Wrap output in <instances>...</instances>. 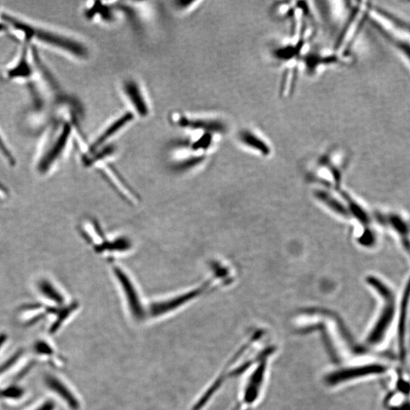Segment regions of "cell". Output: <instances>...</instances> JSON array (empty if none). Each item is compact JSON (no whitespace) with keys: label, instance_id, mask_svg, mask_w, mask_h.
I'll return each instance as SVG.
<instances>
[{"label":"cell","instance_id":"obj_7","mask_svg":"<svg viewBox=\"0 0 410 410\" xmlns=\"http://www.w3.org/2000/svg\"><path fill=\"white\" fill-rule=\"evenodd\" d=\"M387 370L386 366L380 364L347 368L330 375L327 378V382L330 385H335L366 376L383 374L387 372Z\"/></svg>","mask_w":410,"mask_h":410},{"label":"cell","instance_id":"obj_5","mask_svg":"<svg viewBox=\"0 0 410 410\" xmlns=\"http://www.w3.org/2000/svg\"><path fill=\"white\" fill-rule=\"evenodd\" d=\"M368 283L376 289V291L383 297L385 305L380 314L375 325L367 338L370 345L378 344L382 342L387 330L391 325L395 312L394 296L387 286L379 282L375 277H369Z\"/></svg>","mask_w":410,"mask_h":410},{"label":"cell","instance_id":"obj_4","mask_svg":"<svg viewBox=\"0 0 410 410\" xmlns=\"http://www.w3.org/2000/svg\"><path fill=\"white\" fill-rule=\"evenodd\" d=\"M172 122L179 128L193 132L207 133L223 136L227 133L229 123L222 116L215 114H186L174 113Z\"/></svg>","mask_w":410,"mask_h":410},{"label":"cell","instance_id":"obj_16","mask_svg":"<svg viewBox=\"0 0 410 410\" xmlns=\"http://www.w3.org/2000/svg\"><path fill=\"white\" fill-rule=\"evenodd\" d=\"M394 44L397 46V47L401 49V51L406 56V57L410 60V44L403 42L399 41V40H396L394 41Z\"/></svg>","mask_w":410,"mask_h":410},{"label":"cell","instance_id":"obj_14","mask_svg":"<svg viewBox=\"0 0 410 410\" xmlns=\"http://www.w3.org/2000/svg\"><path fill=\"white\" fill-rule=\"evenodd\" d=\"M0 156L9 167H15L17 164V159L14 155L11 145L8 142L1 126H0Z\"/></svg>","mask_w":410,"mask_h":410},{"label":"cell","instance_id":"obj_1","mask_svg":"<svg viewBox=\"0 0 410 410\" xmlns=\"http://www.w3.org/2000/svg\"><path fill=\"white\" fill-rule=\"evenodd\" d=\"M2 18L8 28V36L19 44L42 46L79 59L88 58V48L78 40L58 30L32 21L4 9Z\"/></svg>","mask_w":410,"mask_h":410},{"label":"cell","instance_id":"obj_6","mask_svg":"<svg viewBox=\"0 0 410 410\" xmlns=\"http://www.w3.org/2000/svg\"><path fill=\"white\" fill-rule=\"evenodd\" d=\"M115 267V275L125 294L130 313L136 321H143L146 318L147 311L140 299L136 287L123 270L118 267Z\"/></svg>","mask_w":410,"mask_h":410},{"label":"cell","instance_id":"obj_15","mask_svg":"<svg viewBox=\"0 0 410 410\" xmlns=\"http://www.w3.org/2000/svg\"><path fill=\"white\" fill-rule=\"evenodd\" d=\"M176 4L178 10H181V11L185 12L187 11V10L193 9L199 3L196 1H177Z\"/></svg>","mask_w":410,"mask_h":410},{"label":"cell","instance_id":"obj_11","mask_svg":"<svg viewBox=\"0 0 410 410\" xmlns=\"http://www.w3.org/2000/svg\"><path fill=\"white\" fill-rule=\"evenodd\" d=\"M123 92L138 116H148L150 107L143 89L133 79L126 80L123 84Z\"/></svg>","mask_w":410,"mask_h":410},{"label":"cell","instance_id":"obj_2","mask_svg":"<svg viewBox=\"0 0 410 410\" xmlns=\"http://www.w3.org/2000/svg\"><path fill=\"white\" fill-rule=\"evenodd\" d=\"M73 125L62 117L54 118L52 122L46 123L40 135L37 158L36 171L39 174L45 175L62 159L66 152L70 138L73 135Z\"/></svg>","mask_w":410,"mask_h":410},{"label":"cell","instance_id":"obj_9","mask_svg":"<svg viewBox=\"0 0 410 410\" xmlns=\"http://www.w3.org/2000/svg\"><path fill=\"white\" fill-rule=\"evenodd\" d=\"M134 119L135 114L132 112H127L115 119L114 122L103 130V132L96 138L94 143L89 146L88 155L107 146L113 138L116 136L120 132H122L130 123H132Z\"/></svg>","mask_w":410,"mask_h":410},{"label":"cell","instance_id":"obj_3","mask_svg":"<svg viewBox=\"0 0 410 410\" xmlns=\"http://www.w3.org/2000/svg\"><path fill=\"white\" fill-rule=\"evenodd\" d=\"M37 47L20 44L16 56L3 71V78L7 83L31 85L36 81L38 74Z\"/></svg>","mask_w":410,"mask_h":410},{"label":"cell","instance_id":"obj_13","mask_svg":"<svg viewBox=\"0 0 410 410\" xmlns=\"http://www.w3.org/2000/svg\"><path fill=\"white\" fill-rule=\"evenodd\" d=\"M39 291L47 298L49 301L54 303L61 306L65 302V299L61 293L58 291V289L51 282L47 281H42L38 284Z\"/></svg>","mask_w":410,"mask_h":410},{"label":"cell","instance_id":"obj_10","mask_svg":"<svg viewBox=\"0 0 410 410\" xmlns=\"http://www.w3.org/2000/svg\"><path fill=\"white\" fill-rule=\"evenodd\" d=\"M203 289L205 287L195 289V291L174 298L155 302L150 306L148 315L150 317L155 318L169 314L175 311L178 308L182 307L188 303L190 300L195 299L203 291Z\"/></svg>","mask_w":410,"mask_h":410},{"label":"cell","instance_id":"obj_8","mask_svg":"<svg viewBox=\"0 0 410 410\" xmlns=\"http://www.w3.org/2000/svg\"><path fill=\"white\" fill-rule=\"evenodd\" d=\"M238 142L253 151L267 156L272 152V146L267 137L259 129L248 126L240 129L237 133Z\"/></svg>","mask_w":410,"mask_h":410},{"label":"cell","instance_id":"obj_17","mask_svg":"<svg viewBox=\"0 0 410 410\" xmlns=\"http://www.w3.org/2000/svg\"><path fill=\"white\" fill-rule=\"evenodd\" d=\"M4 11V8L1 4H0V36H8V29L2 18V13Z\"/></svg>","mask_w":410,"mask_h":410},{"label":"cell","instance_id":"obj_12","mask_svg":"<svg viewBox=\"0 0 410 410\" xmlns=\"http://www.w3.org/2000/svg\"><path fill=\"white\" fill-rule=\"evenodd\" d=\"M44 384L49 390L58 396L69 409L79 410L81 403L71 389L54 375L49 374L44 377Z\"/></svg>","mask_w":410,"mask_h":410},{"label":"cell","instance_id":"obj_19","mask_svg":"<svg viewBox=\"0 0 410 410\" xmlns=\"http://www.w3.org/2000/svg\"><path fill=\"white\" fill-rule=\"evenodd\" d=\"M6 341V336L5 334L0 335V349H1L2 346L5 344Z\"/></svg>","mask_w":410,"mask_h":410},{"label":"cell","instance_id":"obj_18","mask_svg":"<svg viewBox=\"0 0 410 410\" xmlns=\"http://www.w3.org/2000/svg\"><path fill=\"white\" fill-rule=\"evenodd\" d=\"M56 405L52 401H47L34 410H55Z\"/></svg>","mask_w":410,"mask_h":410}]
</instances>
